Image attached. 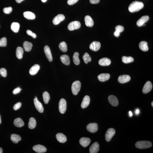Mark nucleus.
<instances>
[{
  "label": "nucleus",
  "instance_id": "nucleus-2",
  "mask_svg": "<svg viewBox=\"0 0 153 153\" xmlns=\"http://www.w3.org/2000/svg\"><path fill=\"white\" fill-rule=\"evenodd\" d=\"M137 148L143 149L149 148L152 146L151 142L148 141H141L137 142L135 144Z\"/></svg>",
  "mask_w": 153,
  "mask_h": 153
},
{
  "label": "nucleus",
  "instance_id": "nucleus-40",
  "mask_svg": "<svg viewBox=\"0 0 153 153\" xmlns=\"http://www.w3.org/2000/svg\"><path fill=\"white\" fill-rule=\"evenodd\" d=\"M7 45V40L5 37H3L0 39V47H5Z\"/></svg>",
  "mask_w": 153,
  "mask_h": 153
},
{
  "label": "nucleus",
  "instance_id": "nucleus-41",
  "mask_svg": "<svg viewBox=\"0 0 153 153\" xmlns=\"http://www.w3.org/2000/svg\"><path fill=\"white\" fill-rule=\"evenodd\" d=\"M0 74L1 76L4 77H6L7 75L6 70L5 68H1L0 69Z\"/></svg>",
  "mask_w": 153,
  "mask_h": 153
},
{
  "label": "nucleus",
  "instance_id": "nucleus-51",
  "mask_svg": "<svg viewBox=\"0 0 153 153\" xmlns=\"http://www.w3.org/2000/svg\"><path fill=\"white\" fill-rule=\"evenodd\" d=\"M3 153V149L1 148H0V153Z\"/></svg>",
  "mask_w": 153,
  "mask_h": 153
},
{
  "label": "nucleus",
  "instance_id": "nucleus-29",
  "mask_svg": "<svg viewBox=\"0 0 153 153\" xmlns=\"http://www.w3.org/2000/svg\"><path fill=\"white\" fill-rule=\"evenodd\" d=\"M33 44L32 43L25 41L23 44V47L25 51L26 52L30 51L32 49Z\"/></svg>",
  "mask_w": 153,
  "mask_h": 153
},
{
  "label": "nucleus",
  "instance_id": "nucleus-16",
  "mask_svg": "<svg viewBox=\"0 0 153 153\" xmlns=\"http://www.w3.org/2000/svg\"><path fill=\"white\" fill-rule=\"evenodd\" d=\"M91 140L89 138L83 137L81 138L79 140V143L82 146L85 148L90 144Z\"/></svg>",
  "mask_w": 153,
  "mask_h": 153
},
{
  "label": "nucleus",
  "instance_id": "nucleus-38",
  "mask_svg": "<svg viewBox=\"0 0 153 153\" xmlns=\"http://www.w3.org/2000/svg\"><path fill=\"white\" fill-rule=\"evenodd\" d=\"M59 48L62 52H65L67 51V46L66 42L63 41L61 42L59 44Z\"/></svg>",
  "mask_w": 153,
  "mask_h": 153
},
{
  "label": "nucleus",
  "instance_id": "nucleus-23",
  "mask_svg": "<svg viewBox=\"0 0 153 153\" xmlns=\"http://www.w3.org/2000/svg\"><path fill=\"white\" fill-rule=\"evenodd\" d=\"M56 137L57 140L61 143H64L67 140L66 136L61 133H58L56 135Z\"/></svg>",
  "mask_w": 153,
  "mask_h": 153
},
{
  "label": "nucleus",
  "instance_id": "nucleus-19",
  "mask_svg": "<svg viewBox=\"0 0 153 153\" xmlns=\"http://www.w3.org/2000/svg\"><path fill=\"white\" fill-rule=\"evenodd\" d=\"M99 150V145L97 142H95L90 147L89 151L90 153H97Z\"/></svg>",
  "mask_w": 153,
  "mask_h": 153
},
{
  "label": "nucleus",
  "instance_id": "nucleus-48",
  "mask_svg": "<svg viewBox=\"0 0 153 153\" xmlns=\"http://www.w3.org/2000/svg\"><path fill=\"white\" fill-rule=\"evenodd\" d=\"M24 0H15L16 2L18 3H20L22 1Z\"/></svg>",
  "mask_w": 153,
  "mask_h": 153
},
{
  "label": "nucleus",
  "instance_id": "nucleus-7",
  "mask_svg": "<svg viewBox=\"0 0 153 153\" xmlns=\"http://www.w3.org/2000/svg\"><path fill=\"white\" fill-rule=\"evenodd\" d=\"M34 104L37 110L40 113H42L44 111V109L42 104L38 101L36 97H35V99H34Z\"/></svg>",
  "mask_w": 153,
  "mask_h": 153
},
{
  "label": "nucleus",
  "instance_id": "nucleus-32",
  "mask_svg": "<svg viewBox=\"0 0 153 153\" xmlns=\"http://www.w3.org/2000/svg\"><path fill=\"white\" fill-rule=\"evenodd\" d=\"M11 139L13 143L16 144L18 143L19 141L21 140L20 136L18 135L15 134H13L11 135Z\"/></svg>",
  "mask_w": 153,
  "mask_h": 153
},
{
  "label": "nucleus",
  "instance_id": "nucleus-22",
  "mask_svg": "<svg viewBox=\"0 0 153 153\" xmlns=\"http://www.w3.org/2000/svg\"><path fill=\"white\" fill-rule=\"evenodd\" d=\"M85 25L88 27H92L93 26L94 22L92 18L89 15L85 16L84 18Z\"/></svg>",
  "mask_w": 153,
  "mask_h": 153
},
{
  "label": "nucleus",
  "instance_id": "nucleus-43",
  "mask_svg": "<svg viewBox=\"0 0 153 153\" xmlns=\"http://www.w3.org/2000/svg\"><path fill=\"white\" fill-rule=\"evenodd\" d=\"M26 33L28 35L32 36V38H36L37 35L36 34L32 32L30 30H27Z\"/></svg>",
  "mask_w": 153,
  "mask_h": 153
},
{
  "label": "nucleus",
  "instance_id": "nucleus-47",
  "mask_svg": "<svg viewBox=\"0 0 153 153\" xmlns=\"http://www.w3.org/2000/svg\"><path fill=\"white\" fill-rule=\"evenodd\" d=\"M100 0H90V2L92 4H98Z\"/></svg>",
  "mask_w": 153,
  "mask_h": 153
},
{
  "label": "nucleus",
  "instance_id": "nucleus-26",
  "mask_svg": "<svg viewBox=\"0 0 153 153\" xmlns=\"http://www.w3.org/2000/svg\"><path fill=\"white\" fill-rule=\"evenodd\" d=\"M23 15L25 18L29 20H33L35 18V15L31 12H25L23 13Z\"/></svg>",
  "mask_w": 153,
  "mask_h": 153
},
{
  "label": "nucleus",
  "instance_id": "nucleus-11",
  "mask_svg": "<svg viewBox=\"0 0 153 153\" xmlns=\"http://www.w3.org/2000/svg\"><path fill=\"white\" fill-rule=\"evenodd\" d=\"M44 51L45 53L46 57L48 59L49 61L51 62L53 60V57L50 51V49L47 45H46L44 47Z\"/></svg>",
  "mask_w": 153,
  "mask_h": 153
},
{
  "label": "nucleus",
  "instance_id": "nucleus-35",
  "mask_svg": "<svg viewBox=\"0 0 153 153\" xmlns=\"http://www.w3.org/2000/svg\"><path fill=\"white\" fill-rule=\"evenodd\" d=\"M79 54L77 52L74 53L73 56V62L76 65H78L79 64L80 60L79 58Z\"/></svg>",
  "mask_w": 153,
  "mask_h": 153
},
{
  "label": "nucleus",
  "instance_id": "nucleus-54",
  "mask_svg": "<svg viewBox=\"0 0 153 153\" xmlns=\"http://www.w3.org/2000/svg\"><path fill=\"white\" fill-rule=\"evenodd\" d=\"M151 105H152V106H153V102H152V103H151Z\"/></svg>",
  "mask_w": 153,
  "mask_h": 153
},
{
  "label": "nucleus",
  "instance_id": "nucleus-3",
  "mask_svg": "<svg viewBox=\"0 0 153 153\" xmlns=\"http://www.w3.org/2000/svg\"><path fill=\"white\" fill-rule=\"evenodd\" d=\"M81 83L79 81H75L73 83L72 86V90L74 95L78 94L81 89Z\"/></svg>",
  "mask_w": 153,
  "mask_h": 153
},
{
  "label": "nucleus",
  "instance_id": "nucleus-36",
  "mask_svg": "<svg viewBox=\"0 0 153 153\" xmlns=\"http://www.w3.org/2000/svg\"><path fill=\"white\" fill-rule=\"evenodd\" d=\"M122 62L125 64H128L133 62L134 61L133 58L131 56H123L122 57Z\"/></svg>",
  "mask_w": 153,
  "mask_h": 153
},
{
  "label": "nucleus",
  "instance_id": "nucleus-5",
  "mask_svg": "<svg viewBox=\"0 0 153 153\" xmlns=\"http://www.w3.org/2000/svg\"><path fill=\"white\" fill-rule=\"evenodd\" d=\"M81 26V24L80 22L75 21L69 24L68 26V29L69 30L72 31L79 29Z\"/></svg>",
  "mask_w": 153,
  "mask_h": 153
},
{
  "label": "nucleus",
  "instance_id": "nucleus-6",
  "mask_svg": "<svg viewBox=\"0 0 153 153\" xmlns=\"http://www.w3.org/2000/svg\"><path fill=\"white\" fill-rule=\"evenodd\" d=\"M115 129L110 128L107 131L105 134V139L107 142H109L115 134Z\"/></svg>",
  "mask_w": 153,
  "mask_h": 153
},
{
  "label": "nucleus",
  "instance_id": "nucleus-42",
  "mask_svg": "<svg viewBox=\"0 0 153 153\" xmlns=\"http://www.w3.org/2000/svg\"><path fill=\"white\" fill-rule=\"evenodd\" d=\"M12 11V8L11 7H5L3 9L4 12L6 14H10Z\"/></svg>",
  "mask_w": 153,
  "mask_h": 153
},
{
  "label": "nucleus",
  "instance_id": "nucleus-20",
  "mask_svg": "<svg viewBox=\"0 0 153 153\" xmlns=\"http://www.w3.org/2000/svg\"><path fill=\"white\" fill-rule=\"evenodd\" d=\"M111 60L107 58H104L100 59L99 61V64L101 66H109L111 64Z\"/></svg>",
  "mask_w": 153,
  "mask_h": 153
},
{
  "label": "nucleus",
  "instance_id": "nucleus-1",
  "mask_svg": "<svg viewBox=\"0 0 153 153\" xmlns=\"http://www.w3.org/2000/svg\"><path fill=\"white\" fill-rule=\"evenodd\" d=\"M143 3L138 1H135L129 5L128 10L131 12H137L143 8Z\"/></svg>",
  "mask_w": 153,
  "mask_h": 153
},
{
  "label": "nucleus",
  "instance_id": "nucleus-45",
  "mask_svg": "<svg viewBox=\"0 0 153 153\" xmlns=\"http://www.w3.org/2000/svg\"><path fill=\"white\" fill-rule=\"evenodd\" d=\"M79 0H68L67 3L69 5H72L75 4Z\"/></svg>",
  "mask_w": 153,
  "mask_h": 153
},
{
  "label": "nucleus",
  "instance_id": "nucleus-9",
  "mask_svg": "<svg viewBox=\"0 0 153 153\" xmlns=\"http://www.w3.org/2000/svg\"><path fill=\"white\" fill-rule=\"evenodd\" d=\"M33 149L37 153H45L47 151V148L43 145H35L33 148Z\"/></svg>",
  "mask_w": 153,
  "mask_h": 153
},
{
  "label": "nucleus",
  "instance_id": "nucleus-53",
  "mask_svg": "<svg viewBox=\"0 0 153 153\" xmlns=\"http://www.w3.org/2000/svg\"><path fill=\"white\" fill-rule=\"evenodd\" d=\"M1 116L0 115V124H1Z\"/></svg>",
  "mask_w": 153,
  "mask_h": 153
},
{
  "label": "nucleus",
  "instance_id": "nucleus-4",
  "mask_svg": "<svg viewBox=\"0 0 153 153\" xmlns=\"http://www.w3.org/2000/svg\"><path fill=\"white\" fill-rule=\"evenodd\" d=\"M67 108L66 101L64 99H60L59 104V111L61 113L64 114L66 112Z\"/></svg>",
  "mask_w": 153,
  "mask_h": 153
},
{
  "label": "nucleus",
  "instance_id": "nucleus-34",
  "mask_svg": "<svg viewBox=\"0 0 153 153\" xmlns=\"http://www.w3.org/2000/svg\"><path fill=\"white\" fill-rule=\"evenodd\" d=\"M20 24L17 22H13L11 24V29L13 32L17 33L19 32L20 28Z\"/></svg>",
  "mask_w": 153,
  "mask_h": 153
},
{
  "label": "nucleus",
  "instance_id": "nucleus-27",
  "mask_svg": "<svg viewBox=\"0 0 153 153\" xmlns=\"http://www.w3.org/2000/svg\"><path fill=\"white\" fill-rule=\"evenodd\" d=\"M124 30V28L121 25H118L115 27V31L114 32V35L117 37L120 36V33L123 32Z\"/></svg>",
  "mask_w": 153,
  "mask_h": 153
},
{
  "label": "nucleus",
  "instance_id": "nucleus-13",
  "mask_svg": "<svg viewBox=\"0 0 153 153\" xmlns=\"http://www.w3.org/2000/svg\"><path fill=\"white\" fill-rule=\"evenodd\" d=\"M149 17L148 16H142L140 19H139L137 22V25L139 27L143 26L144 24L148 22L149 19Z\"/></svg>",
  "mask_w": 153,
  "mask_h": 153
},
{
  "label": "nucleus",
  "instance_id": "nucleus-49",
  "mask_svg": "<svg viewBox=\"0 0 153 153\" xmlns=\"http://www.w3.org/2000/svg\"><path fill=\"white\" fill-rule=\"evenodd\" d=\"M139 109H137L136 111V114H138L139 113Z\"/></svg>",
  "mask_w": 153,
  "mask_h": 153
},
{
  "label": "nucleus",
  "instance_id": "nucleus-24",
  "mask_svg": "<svg viewBox=\"0 0 153 153\" xmlns=\"http://www.w3.org/2000/svg\"><path fill=\"white\" fill-rule=\"evenodd\" d=\"M40 68V67L39 65L37 64L34 65L30 70V74L32 75H35L39 70Z\"/></svg>",
  "mask_w": 153,
  "mask_h": 153
},
{
  "label": "nucleus",
  "instance_id": "nucleus-46",
  "mask_svg": "<svg viewBox=\"0 0 153 153\" xmlns=\"http://www.w3.org/2000/svg\"><path fill=\"white\" fill-rule=\"evenodd\" d=\"M21 89L20 88L17 87L13 90V94H16L19 93L21 91Z\"/></svg>",
  "mask_w": 153,
  "mask_h": 153
},
{
  "label": "nucleus",
  "instance_id": "nucleus-8",
  "mask_svg": "<svg viewBox=\"0 0 153 153\" xmlns=\"http://www.w3.org/2000/svg\"><path fill=\"white\" fill-rule=\"evenodd\" d=\"M87 128V130L90 133H95L98 130V125L95 123H90L88 125Z\"/></svg>",
  "mask_w": 153,
  "mask_h": 153
},
{
  "label": "nucleus",
  "instance_id": "nucleus-39",
  "mask_svg": "<svg viewBox=\"0 0 153 153\" xmlns=\"http://www.w3.org/2000/svg\"><path fill=\"white\" fill-rule=\"evenodd\" d=\"M83 58L84 63L86 64H87L89 62L91 61V57H90L88 53H84L83 56Z\"/></svg>",
  "mask_w": 153,
  "mask_h": 153
},
{
  "label": "nucleus",
  "instance_id": "nucleus-10",
  "mask_svg": "<svg viewBox=\"0 0 153 153\" xmlns=\"http://www.w3.org/2000/svg\"><path fill=\"white\" fill-rule=\"evenodd\" d=\"M152 83L150 81H148L147 82L143 89V93L144 94L149 93L152 90Z\"/></svg>",
  "mask_w": 153,
  "mask_h": 153
},
{
  "label": "nucleus",
  "instance_id": "nucleus-33",
  "mask_svg": "<svg viewBox=\"0 0 153 153\" xmlns=\"http://www.w3.org/2000/svg\"><path fill=\"white\" fill-rule=\"evenodd\" d=\"M36 122L35 119L33 117H31L29 119L28 127L30 129H33L36 127Z\"/></svg>",
  "mask_w": 153,
  "mask_h": 153
},
{
  "label": "nucleus",
  "instance_id": "nucleus-31",
  "mask_svg": "<svg viewBox=\"0 0 153 153\" xmlns=\"http://www.w3.org/2000/svg\"><path fill=\"white\" fill-rule=\"evenodd\" d=\"M24 50L23 48L20 47H17L16 50V55L18 59H21L23 57Z\"/></svg>",
  "mask_w": 153,
  "mask_h": 153
},
{
  "label": "nucleus",
  "instance_id": "nucleus-14",
  "mask_svg": "<svg viewBox=\"0 0 153 153\" xmlns=\"http://www.w3.org/2000/svg\"><path fill=\"white\" fill-rule=\"evenodd\" d=\"M131 79L130 76L128 75H124L120 76L118 78V82L121 84L128 82Z\"/></svg>",
  "mask_w": 153,
  "mask_h": 153
},
{
  "label": "nucleus",
  "instance_id": "nucleus-50",
  "mask_svg": "<svg viewBox=\"0 0 153 153\" xmlns=\"http://www.w3.org/2000/svg\"><path fill=\"white\" fill-rule=\"evenodd\" d=\"M129 115H130V117H132V116H133V113H132V112H131V111H129Z\"/></svg>",
  "mask_w": 153,
  "mask_h": 153
},
{
  "label": "nucleus",
  "instance_id": "nucleus-44",
  "mask_svg": "<svg viewBox=\"0 0 153 153\" xmlns=\"http://www.w3.org/2000/svg\"><path fill=\"white\" fill-rule=\"evenodd\" d=\"M22 104L20 102H18L15 104L13 107V109L15 110H17L20 109L21 106Z\"/></svg>",
  "mask_w": 153,
  "mask_h": 153
},
{
  "label": "nucleus",
  "instance_id": "nucleus-28",
  "mask_svg": "<svg viewBox=\"0 0 153 153\" xmlns=\"http://www.w3.org/2000/svg\"><path fill=\"white\" fill-rule=\"evenodd\" d=\"M14 124L16 127H21L24 125V123L23 120L20 118H17L15 119Z\"/></svg>",
  "mask_w": 153,
  "mask_h": 153
},
{
  "label": "nucleus",
  "instance_id": "nucleus-18",
  "mask_svg": "<svg viewBox=\"0 0 153 153\" xmlns=\"http://www.w3.org/2000/svg\"><path fill=\"white\" fill-rule=\"evenodd\" d=\"M90 102V99L89 96L87 95L84 96L81 104V108L83 109H84L87 108Z\"/></svg>",
  "mask_w": 153,
  "mask_h": 153
},
{
  "label": "nucleus",
  "instance_id": "nucleus-12",
  "mask_svg": "<svg viewBox=\"0 0 153 153\" xmlns=\"http://www.w3.org/2000/svg\"><path fill=\"white\" fill-rule=\"evenodd\" d=\"M65 19V16L63 15H58L53 19V24L55 25H58L61 22L64 20Z\"/></svg>",
  "mask_w": 153,
  "mask_h": 153
},
{
  "label": "nucleus",
  "instance_id": "nucleus-52",
  "mask_svg": "<svg viewBox=\"0 0 153 153\" xmlns=\"http://www.w3.org/2000/svg\"><path fill=\"white\" fill-rule=\"evenodd\" d=\"M41 1L43 2H45L47 1V0H41Z\"/></svg>",
  "mask_w": 153,
  "mask_h": 153
},
{
  "label": "nucleus",
  "instance_id": "nucleus-21",
  "mask_svg": "<svg viewBox=\"0 0 153 153\" xmlns=\"http://www.w3.org/2000/svg\"><path fill=\"white\" fill-rule=\"evenodd\" d=\"M110 76L108 74H102L98 76V79L101 82H105L108 81L110 78Z\"/></svg>",
  "mask_w": 153,
  "mask_h": 153
},
{
  "label": "nucleus",
  "instance_id": "nucleus-37",
  "mask_svg": "<svg viewBox=\"0 0 153 153\" xmlns=\"http://www.w3.org/2000/svg\"><path fill=\"white\" fill-rule=\"evenodd\" d=\"M43 97L44 103L46 104H48L50 99V95L48 92L46 91L44 92L43 94Z\"/></svg>",
  "mask_w": 153,
  "mask_h": 153
},
{
  "label": "nucleus",
  "instance_id": "nucleus-17",
  "mask_svg": "<svg viewBox=\"0 0 153 153\" xmlns=\"http://www.w3.org/2000/svg\"><path fill=\"white\" fill-rule=\"evenodd\" d=\"M108 100L111 104L114 106H117L118 105V99L115 96L111 95L108 98Z\"/></svg>",
  "mask_w": 153,
  "mask_h": 153
},
{
  "label": "nucleus",
  "instance_id": "nucleus-25",
  "mask_svg": "<svg viewBox=\"0 0 153 153\" xmlns=\"http://www.w3.org/2000/svg\"><path fill=\"white\" fill-rule=\"evenodd\" d=\"M60 59L62 63L66 65H69L70 64L69 56L67 55H63L60 56Z\"/></svg>",
  "mask_w": 153,
  "mask_h": 153
},
{
  "label": "nucleus",
  "instance_id": "nucleus-30",
  "mask_svg": "<svg viewBox=\"0 0 153 153\" xmlns=\"http://www.w3.org/2000/svg\"><path fill=\"white\" fill-rule=\"evenodd\" d=\"M139 48L142 51H148V43L145 41H142L139 44Z\"/></svg>",
  "mask_w": 153,
  "mask_h": 153
},
{
  "label": "nucleus",
  "instance_id": "nucleus-15",
  "mask_svg": "<svg viewBox=\"0 0 153 153\" xmlns=\"http://www.w3.org/2000/svg\"><path fill=\"white\" fill-rule=\"evenodd\" d=\"M89 47L91 50L94 51H96L100 49L101 44L100 42L98 41H94L90 44Z\"/></svg>",
  "mask_w": 153,
  "mask_h": 153
}]
</instances>
